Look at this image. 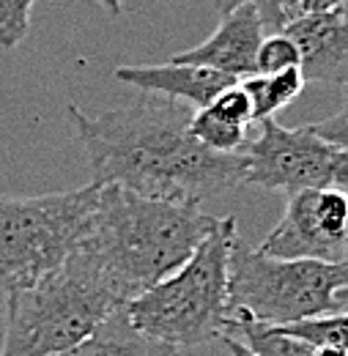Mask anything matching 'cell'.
<instances>
[{"label":"cell","mask_w":348,"mask_h":356,"mask_svg":"<svg viewBox=\"0 0 348 356\" xmlns=\"http://www.w3.org/2000/svg\"><path fill=\"white\" fill-rule=\"evenodd\" d=\"M348 282V261H285L253 250L239 236L228 258V307L263 326H288L335 312V293Z\"/></svg>","instance_id":"6"},{"label":"cell","mask_w":348,"mask_h":356,"mask_svg":"<svg viewBox=\"0 0 348 356\" xmlns=\"http://www.w3.org/2000/svg\"><path fill=\"white\" fill-rule=\"evenodd\" d=\"M219 340L225 343V351H228L230 356H255L253 351H250V348H244V346H242L236 337H230V334H222Z\"/></svg>","instance_id":"22"},{"label":"cell","mask_w":348,"mask_h":356,"mask_svg":"<svg viewBox=\"0 0 348 356\" xmlns=\"http://www.w3.org/2000/svg\"><path fill=\"white\" fill-rule=\"evenodd\" d=\"M285 69H299V49L288 33H271L258 47L255 74H277Z\"/></svg>","instance_id":"17"},{"label":"cell","mask_w":348,"mask_h":356,"mask_svg":"<svg viewBox=\"0 0 348 356\" xmlns=\"http://www.w3.org/2000/svg\"><path fill=\"white\" fill-rule=\"evenodd\" d=\"M233 238L236 220L217 217V225L187 264L127 305L132 326L175 351L219 340L230 315L228 258Z\"/></svg>","instance_id":"4"},{"label":"cell","mask_w":348,"mask_h":356,"mask_svg":"<svg viewBox=\"0 0 348 356\" xmlns=\"http://www.w3.org/2000/svg\"><path fill=\"white\" fill-rule=\"evenodd\" d=\"M36 0H0V47L14 49L31 31V11Z\"/></svg>","instance_id":"18"},{"label":"cell","mask_w":348,"mask_h":356,"mask_svg":"<svg viewBox=\"0 0 348 356\" xmlns=\"http://www.w3.org/2000/svg\"><path fill=\"white\" fill-rule=\"evenodd\" d=\"M307 127H310L313 134H318V137L335 143L338 148L348 151V102L335 113V115H329V118H324V121H318V124H307Z\"/></svg>","instance_id":"20"},{"label":"cell","mask_w":348,"mask_h":356,"mask_svg":"<svg viewBox=\"0 0 348 356\" xmlns=\"http://www.w3.org/2000/svg\"><path fill=\"white\" fill-rule=\"evenodd\" d=\"M239 6H253L261 17L263 28H269L274 33H283L294 19L302 17V0H214L219 17L230 14Z\"/></svg>","instance_id":"16"},{"label":"cell","mask_w":348,"mask_h":356,"mask_svg":"<svg viewBox=\"0 0 348 356\" xmlns=\"http://www.w3.org/2000/svg\"><path fill=\"white\" fill-rule=\"evenodd\" d=\"M258 250L285 261H348V192L305 189L288 195L285 214L269 230Z\"/></svg>","instance_id":"8"},{"label":"cell","mask_w":348,"mask_h":356,"mask_svg":"<svg viewBox=\"0 0 348 356\" xmlns=\"http://www.w3.org/2000/svg\"><path fill=\"white\" fill-rule=\"evenodd\" d=\"M74 132L86 145L93 184L121 186L140 197L200 206L244 184V154H217L189 134L192 107L159 93L86 115L69 104Z\"/></svg>","instance_id":"1"},{"label":"cell","mask_w":348,"mask_h":356,"mask_svg":"<svg viewBox=\"0 0 348 356\" xmlns=\"http://www.w3.org/2000/svg\"><path fill=\"white\" fill-rule=\"evenodd\" d=\"M116 77L127 86H134L143 93H159L175 99L189 107H209L217 93L236 86L242 80L228 77L222 72L206 69V66H192V63H159V66H118Z\"/></svg>","instance_id":"11"},{"label":"cell","mask_w":348,"mask_h":356,"mask_svg":"<svg viewBox=\"0 0 348 356\" xmlns=\"http://www.w3.org/2000/svg\"><path fill=\"white\" fill-rule=\"evenodd\" d=\"M283 33L299 49V72L305 83H348V17L343 11L302 14Z\"/></svg>","instance_id":"10"},{"label":"cell","mask_w":348,"mask_h":356,"mask_svg":"<svg viewBox=\"0 0 348 356\" xmlns=\"http://www.w3.org/2000/svg\"><path fill=\"white\" fill-rule=\"evenodd\" d=\"M247 159L244 184L296 195L305 189H346L348 151L310 132V127L285 129L263 118L261 134L242 148Z\"/></svg>","instance_id":"7"},{"label":"cell","mask_w":348,"mask_h":356,"mask_svg":"<svg viewBox=\"0 0 348 356\" xmlns=\"http://www.w3.org/2000/svg\"><path fill=\"white\" fill-rule=\"evenodd\" d=\"M263 22L253 6H239L222 17L219 28L198 47L175 52L171 63H192L244 80L255 74V58L263 42Z\"/></svg>","instance_id":"9"},{"label":"cell","mask_w":348,"mask_h":356,"mask_svg":"<svg viewBox=\"0 0 348 356\" xmlns=\"http://www.w3.org/2000/svg\"><path fill=\"white\" fill-rule=\"evenodd\" d=\"M242 88L253 99L255 121H263V118H274L305 90V77L299 69H285L277 74H253L242 80Z\"/></svg>","instance_id":"13"},{"label":"cell","mask_w":348,"mask_h":356,"mask_svg":"<svg viewBox=\"0 0 348 356\" xmlns=\"http://www.w3.org/2000/svg\"><path fill=\"white\" fill-rule=\"evenodd\" d=\"M189 134L200 145H206L209 151H217V154H242V148L247 145V129L228 124L209 107H200L198 113H192Z\"/></svg>","instance_id":"14"},{"label":"cell","mask_w":348,"mask_h":356,"mask_svg":"<svg viewBox=\"0 0 348 356\" xmlns=\"http://www.w3.org/2000/svg\"><path fill=\"white\" fill-rule=\"evenodd\" d=\"M343 0H302V14H321V11H338Z\"/></svg>","instance_id":"21"},{"label":"cell","mask_w":348,"mask_h":356,"mask_svg":"<svg viewBox=\"0 0 348 356\" xmlns=\"http://www.w3.org/2000/svg\"><path fill=\"white\" fill-rule=\"evenodd\" d=\"M96 3H99V6H104L113 17H118V14L124 11V0H96Z\"/></svg>","instance_id":"25"},{"label":"cell","mask_w":348,"mask_h":356,"mask_svg":"<svg viewBox=\"0 0 348 356\" xmlns=\"http://www.w3.org/2000/svg\"><path fill=\"white\" fill-rule=\"evenodd\" d=\"M217 217L200 206L140 197L121 186H99L88 252L107 268L127 299L173 274L212 233Z\"/></svg>","instance_id":"2"},{"label":"cell","mask_w":348,"mask_h":356,"mask_svg":"<svg viewBox=\"0 0 348 356\" xmlns=\"http://www.w3.org/2000/svg\"><path fill=\"white\" fill-rule=\"evenodd\" d=\"M315 348V346H313ZM313 356H348L346 348H332V346H321V348H315Z\"/></svg>","instance_id":"23"},{"label":"cell","mask_w":348,"mask_h":356,"mask_svg":"<svg viewBox=\"0 0 348 356\" xmlns=\"http://www.w3.org/2000/svg\"><path fill=\"white\" fill-rule=\"evenodd\" d=\"M96 206L93 181L39 197L0 195V291H25L55 274L86 244Z\"/></svg>","instance_id":"5"},{"label":"cell","mask_w":348,"mask_h":356,"mask_svg":"<svg viewBox=\"0 0 348 356\" xmlns=\"http://www.w3.org/2000/svg\"><path fill=\"white\" fill-rule=\"evenodd\" d=\"M129 299L93 252L80 247L33 288L6 293L0 356H55L93 334Z\"/></svg>","instance_id":"3"},{"label":"cell","mask_w":348,"mask_h":356,"mask_svg":"<svg viewBox=\"0 0 348 356\" xmlns=\"http://www.w3.org/2000/svg\"><path fill=\"white\" fill-rule=\"evenodd\" d=\"M338 310H348V282L335 293V312Z\"/></svg>","instance_id":"24"},{"label":"cell","mask_w":348,"mask_h":356,"mask_svg":"<svg viewBox=\"0 0 348 356\" xmlns=\"http://www.w3.org/2000/svg\"><path fill=\"white\" fill-rule=\"evenodd\" d=\"M277 329L305 340L315 348L332 346V348H346L348 351V310L318 315V318H305V321H296V323H288V326H277Z\"/></svg>","instance_id":"15"},{"label":"cell","mask_w":348,"mask_h":356,"mask_svg":"<svg viewBox=\"0 0 348 356\" xmlns=\"http://www.w3.org/2000/svg\"><path fill=\"white\" fill-rule=\"evenodd\" d=\"M55 356H178L173 346H165L143 332H137L127 318V307L113 312L93 334L69 351Z\"/></svg>","instance_id":"12"},{"label":"cell","mask_w":348,"mask_h":356,"mask_svg":"<svg viewBox=\"0 0 348 356\" xmlns=\"http://www.w3.org/2000/svg\"><path fill=\"white\" fill-rule=\"evenodd\" d=\"M338 11H343V14L348 17V0H343V3H340V8H338Z\"/></svg>","instance_id":"26"},{"label":"cell","mask_w":348,"mask_h":356,"mask_svg":"<svg viewBox=\"0 0 348 356\" xmlns=\"http://www.w3.org/2000/svg\"><path fill=\"white\" fill-rule=\"evenodd\" d=\"M212 113H217L219 118H225L228 124H236V127H244L255 121L253 115V99L247 96V90L242 88V83L236 86H228V88L217 93V99L209 104Z\"/></svg>","instance_id":"19"}]
</instances>
